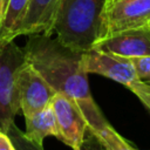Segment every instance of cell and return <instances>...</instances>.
<instances>
[{
    "mask_svg": "<svg viewBox=\"0 0 150 150\" xmlns=\"http://www.w3.org/2000/svg\"><path fill=\"white\" fill-rule=\"evenodd\" d=\"M25 123L26 129L23 134L35 143L43 144V139L48 136L59 138L56 120L50 104L32 116L25 117Z\"/></svg>",
    "mask_w": 150,
    "mask_h": 150,
    "instance_id": "cell-10",
    "label": "cell"
},
{
    "mask_svg": "<svg viewBox=\"0 0 150 150\" xmlns=\"http://www.w3.org/2000/svg\"><path fill=\"white\" fill-rule=\"evenodd\" d=\"M28 4L29 0H8L0 25V46L18 38Z\"/></svg>",
    "mask_w": 150,
    "mask_h": 150,
    "instance_id": "cell-11",
    "label": "cell"
},
{
    "mask_svg": "<svg viewBox=\"0 0 150 150\" xmlns=\"http://www.w3.org/2000/svg\"><path fill=\"white\" fill-rule=\"evenodd\" d=\"M104 0H59L53 33L67 47L86 53L97 39Z\"/></svg>",
    "mask_w": 150,
    "mask_h": 150,
    "instance_id": "cell-2",
    "label": "cell"
},
{
    "mask_svg": "<svg viewBox=\"0 0 150 150\" xmlns=\"http://www.w3.org/2000/svg\"><path fill=\"white\" fill-rule=\"evenodd\" d=\"M91 49L122 57L150 55V25L127 29L96 41Z\"/></svg>",
    "mask_w": 150,
    "mask_h": 150,
    "instance_id": "cell-8",
    "label": "cell"
},
{
    "mask_svg": "<svg viewBox=\"0 0 150 150\" xmlns=\"http://www.w3.org/2000/svg\"><path fill=\"white\" fill-rule=\"evenodd\" d=\"M0 150H16L8 135L1 130H0Z\"/></svg>",
    "mask_w": 150,
    "mask_h": 150,
    "instance_id": "cell-16",
    "label": "cell"
},
{
    "mask_svg": "<svg viewBox=\"0 0 150 150\" xmlns=\"http://www.w3.org/2000/svg\"><path fill=\"white\" fill-rule=\"evenodd\" d=\"M50 105L56 120L59 139L73 150H80L88 127L80 108L71 98L60 93L55 94Z\"/></svg>",
    "mask_w": 150,
    "mask_h": 150,
    "instance_id": "cell-7",
    "label": "cell"
},
{
    "mask_svg": "<svg viewBox=\"0 0 150 150\" xmlns=\"http://www.w3.org/2000/svg\"><path fill=\"white\" fill-rule=\"evenodd\" d=\"M7 2H8V0H2V7H4V12H5V8H6V6H7Z\"/></svg>",
    "mask_w": 150,
    "mask_h": 150,
    "instance_id": "cell-18",
    "label": "cell"
},
{
    "mask_svg": "<svg viewBox=\"0 0 150 150\" xmlns=\"http://www.w3.org/2000/svg\"><path fill=\"white\" fill-rule=\"evenodd\" d=\"M25 62L23 50L14 40L0 46V130L5 132L20 112L16 77Z\"/></svg>",
    "mask_w": 150,
    "mask_h": 150,
    "instance_id": "cell-4",
    "label": "cell"
},
{
    "mask_svg": "<svg viewBox=\"0 0 150 150\" xmlns=\"http://www.w3.org/2000/svg\"><path fill=\"white\" fill-rule=\"evenodd\" d=\"M129 60L132 63L138 77L144 83L150 86V55L139 56V57H130Z\"/></svg>",
    "mask_w": 150,
    "mask_h": 150,
    "instance_id": "cell-14",
    "label": "cell"
},
{
    "mask_svg": "<svg viewBox=\"0 0 150 150\" xmlns=\"http://www.w3.org/2000/svg\"><path fill=\"white\" fill-rule=\"evenodd\" d=\"M16 88L19 108L23 117H29L48 107L56 94V91L27 61L19 70Z\"/></svg>",
    "mask_w": 150,
    "mask_h": 150,
    "instance_id": "cell-6",
    "label": "cell"
},
{
    "mask_svg": "<svg viewBox=\"0 0 150 150\" xmlns=\"http://www.w3.org/2000/svg\"><path fill=\"white\" fill-rule=\"evenodd\" d=\"M80 150H107L101 139L87 127Z\"/></svg>",
    "mask_w": 150,
    "mask_h": 150,
    "instance_id": "cell-15",
    "label": "cell"
},
{
    "mask_svg": "<svg viewBox=\"0 0 150 150\" xmlns=\"http://www.w3.org/2000/svg\"><path fill=\"white\" fill-rule=\"evenodd\" d=\"M22 50L26 61L56 93L66 95L77 104L90 130H97L108 122L91 96L82 52L45 34L28 35Z\"/></svg>",
    "mask_w": 150,
    "mask_h": 150,
    "instance_id": "cell-1",
    "label": "cell"
},
{
    "mask_svg": "<svg viewBox=\"0 0 150 150\" xmlns=\"http://www.w3.org/2000/svg\"><path fill=\"white\" fill-rule=\"evenodd\" d=\"M145 25H150V0H104L96 41Z\"/></svg>",
    "mask_w": 150,
    "mask_h": 150,
    "instance_id": "cell-5",
    "label": "cell"
},
{
    "mask_svg": "<svg viewBox=\"0 0 150 150\" xmlns=\"http://www.w3.org/2000/svg\"><path fill=\"white\" fill-rule=\"evenodd\" d=\"M57 4L59 0H29L18 36L32 34L52 35Z\"/></svg>",
    "mask_w": 150,
    "mask_h": 150,
    "instance_id": "cell-9",
    "label": "cell"
},
{
    "mask_svg": "<svg viewBox=\"0 0 150 150\" xmlns=\"http://www.w3.org/2000/svg\"><path fill=\"white\" fill-rule=\"evenodd\" d=\"M6 134L11 138L14 148L16 150H45L43 144L35 143L34 141L29 139L21 129L15 124V122L11 123L6 130Z\"/></svg>",
    "mask_w": 150,
    "mask_h": 150,
    "instance_id": "cell-13",
    "label": "cell"
},
{
    "mask_svg": "<svg viewBox=\"0 0 150 150\" xmlns=\"http://www.w3.org/2000/svg\"><path fill=\"white\" fill-rule=\"evenodd\" d=\"M103 143L107 150H138L134 148L127 139H124L110 124L104 123L100 129L91 130Z\"/></svg>",
    "mask_w": 150,
    "mask_h": 150,
    "instance_id": "cell-12",
    "label": "cell"
},
{
    "mask_svg": "<svg viewBox=\"0 0 150 150\" xmlns=\"http://www.w3.org/2000/svg\"><path fill=\"white\" fill-rule=\"evenodd\" d=\"M83 67L88 74L102 75L127 87L150 110V86L138 77L129 59L90 49L83 53Z\"/></svg>",
    "mask_w": 150,
    "mask_h": 150,
    "instance_id": "cell-3",
    "label": "cell"
},
{
    "mask_svg": "<svg viewBox=\"0 0 150 150\" xmlns=\"http://www.w3.org/2000/svg\"><path fill=\"white\" fill-rule=\"evenodd\" d=\"M2 15H4V7H2V0H0V25L2 21Z\"/></svg>",
    "mask_w": 150,
    "mask_h": 150,
    "instance_id": "cell-17",
    "label": "cell"
}]
</instances>
